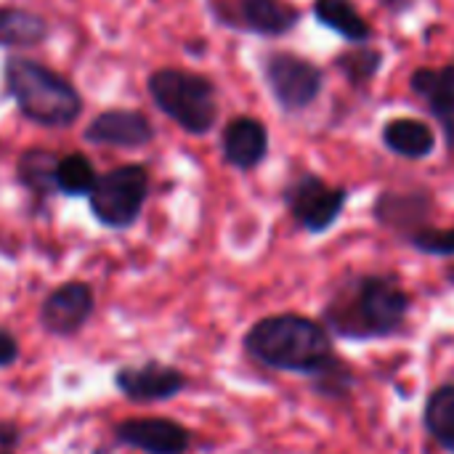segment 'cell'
<instances>
[{
  "instance_id": "1",
  "label": "cell",
  "mask_w": 454,
  "mask_h": 454,
  "mask_svg": "<svg viewBox=\"0 0 454 454\" xmlns=\"http://www.w3.org/2000/svg\"><path fill=\"white\" fill-rule=\"evenodd\" d=\"M410 295L388 277H354L325 306L327 327L348 340L388 338L404 327Z\"/></svg>"
},
{
  "instance_id": "2",
  "label": "cell",
  "mask_w": 454,
  "mask_h": 454,
  "mask_svg": "<svg viewBox=\"0 0 454 454\" xmlns=\"http://www.w3.org/2000/svg\"><path fill=\"white\" fill-rule=\"evenodd\" d=\"M245 351L263 367L317 378L338 362L327 330L301 314L258 319L245 335Z\"/></svg>"
},
{
  "instance_id": "3",
  "label": "cell",
  "mask_w": 454,
  "mask_h": 454,
  "mask_svg": "<svg viewBox=\"0 0 454 454\" xmlns=\"http://www.w3.org/2000/svg\"><path fill=\"white\" fill-rule=\"evenodd\" d=\"M5 82L24 117L40 125L61 128L74 122L80 114L77 90L64 77L37 61L11 59L5 64Z\"/></svg>"
},
{
  "instance_id": "4",
  "label": "cell",
  "mask_w": 454,
  "mask_h": 454,
  "mask_svg": "<svg viewBox=\"0 0 454 454\" xmlns=\"http://www.w3.org/2000/svg\"><path fill=\"white\" fill-rule=\"evenodd\" d=\"M149 90L157 106L189 133H207L218 117L215 90L200 74L160 69L149 77Z\"/></svg>"
},
{
  "instance_id": "5",
  "label": "cell",
  "mask_w": 454,
  "mask_h": 454,
  "mask_svg": "<svg viewBox=\"0 0 454 454\" xmlns=\"http://www.w3.org/2000/svg\"><path fill=\"white\" fill-rule=\"evenodd\" d=\"M149 194V173L141 165H122L98 176L88 194L96 221L106 229H128Z\"/></svg>"
},
{
  "instance_id": "6",
  "label": "cell",
  "mask_w": 454,
  "mask_h": 454,
  "mask_svg": "<svg viewBox=\"0 0 454 454\" xmlns=\"http://www.w3.org/2000/svg\"><path fill=\"white\" fill-rule=\"evenodd\" d=\"M348 192L340 186H327L319 176H301L285 192V202L293 218L311 234L327 231L343 213Z\"/></svg>"
},
{
  "instance_id": "7",
  "label": "cell",
  "mask_w": 454,
  "mask_h": 454,
  "mask_svg": "<svg viewBox=\"0 0 454 454\" xmlns=\"http://www.w3.org/2000/svg\"><path fill=\"white\" fill-rule=\"evenodd\" d=\"M266 80L269 88L274 93V98L279 101L282 109L287 112H301L309 104H314V98L322 90V69L301 56L293 53H274L266 59Z\"/></svg>"
},
{
  "instance_id": "8",
  "label": "cell",
  "mask_w": 454,
  "mask_h": 454,
  "mask_svg": "<svg viewBox=\"0 0 454 454\" xmlns=\"http://www.w3.org/2000/svg\"><path fill=\"white\" fill-rule=\"evenodd\" d=\"M96 311V293L88 282H64L53 287L40 303L37 322L48 335L72 338L77 335Z\"/></svg>"
},
{
  "instance_id": "9",
  "label": "cell",
  "mask_w": 454,
  "mask_h": 454,
  "mask_svg": "<svg viewBox=\"0 0 454 454\" xmlns=\"http://www.w3.org/2000/svg\"><path fill=\"white\" fill-rule=\"evenodd\" d=\"M186 375L162 362H144V364H122L114 372V386L117 391L133 402V404H157L176 399L186 388Z\"/></svg>"
},
{
  "instance_id": "10",
  "label": "cell",
  "mask_w": 454,
  "mask_h": 454,
  "mask_svg": "<svg viewBox=\"0 0 454 454\" xmlns=\"http://www.w3.org/2000/svg\"><path fill=\"white\" fill-rule=\"evenodd\" d=\"M114 439L144 454H184L192 444V431L168 418H130L117 423Z\"/></svg>"
},
{
  "instance_id": "11",
  "label": "cell",
  "mask_w": 454,
  "mask_h": 454,
  "mask_svg": "<svg viewBox=\"0 0 454 454\" xmlns=\"http://www.w3.org/2000/svg\"><path fill=\"white\" fill-rule=\"evenodd\" d=\"M154 136L149 120L138 112H128V109H112L98 114L88 128H85V138L93 144H109V146H144L149 144Z\"/></svg>"
},
{
  "instance_id": "12",
  "label": "cell",
  "mask_w": 454,
  "mask_h": 454,
  "mask_svg": "<svg viewBox=\"0 0 454 454\" xmlns=\"http://www.w3.org/2000/svg\"><path fill=\"white\" fill-rule=\"evenodd\" d=\"M434 200L426 192H383L375 202V218L396 231H418L428 221Z\"/></svg>"
},
{
  "instance_id": "13",
  "label": "cell",
  "mask_w": 454,
  "mask_h": 454,
  "mask_svg": "<svg viewBox=\"0 0 454 454\" xmlns=\"http://www.w3.org/2000/svg\"><path fill=\"white\" fill-rule=\"evenodd\" d=\"M269 152V133L266 128L253 117H237L223 130V154L226 160L239 168L250 170L255 168Z\"/></svg>"
},
{
  "instance_id": "14",
  "label": "cell",
  "mask_w": 454,
  "mask_h": 454,
  "mask_svg": "<svg viewBox=\"0 0 454 454\" xmlns=\"http://www.w3.org/2000/svg\"><path fill=\"white\" fill-rule=\"evenodd\" d=\"M412 90L426 98L428 109L444 125L447 141L454 146V67L442 69H418L412 74Z\"/></svg>"
},
{
  "instance_id": "15",
  "label": "cell",
  "mask_w": 454,
  "mask_h": 454,
  "mask_svg": "<svg viewBox=\"0 0 454 454\" xmlns=\"http://www.w3.org/2000/svg\"><path fill=\"white\" fill-rule=\"evenodd\" d=\"M234 24L258 35H282L298 24V11L285 0H237Z\"/></svg>"
},
{
  "instance_id": "16",
  "label": "cell",
  "mask_w": 454,
  "mask_h": 454,
  "mask_svg": "<svg viewBox=\"0 0 454 454\" xmlns=\"http://www.w3.org/2000/svg\"><path fill=\"white\" fill-rule=\"evenodd\" d=\"M383 141L386 146L399 154V157H407V160H423L434 152L436 146V136L434 130L420 122V120H412V117H399V120H391L386 122L383 128Z\"/></svg>"
},
{
  "instance_id": "17",
  "label": "cell",
  "mask_w": 454,
  "mask_h": 454,
  "mask_svg": "<svg viewBox=\"0 0 454 454\" xmlns=\"http://www.w3.org/2000/svg\"><path fill=\"white\" fill-rule=\"evenodd\" d=\"M314 13L325 27L335 29L340 37L351 43H364L372 35L370 24L362 19V13L354 8L351 0H317Z\"/></svg>"
},
{
  "instance_id": "18",
  "label": "cell",
  "mask_w": 454,
  "mask_h": 454,
  "mask_svg": "<svg viewBox=\"0 0 454 454\" xmlns=\"http://www.w3.org/2000/svg\"><path fill=\"white\" fill-rule=\"evenodd\" d=\"M423 420L431 439L454 454V386H442L428 396Z\"/></svg>"
},
{
  "instance_id": "19",
  "label": "cell",
  "mask_w": 454,
  "mask_h": 454,
  "mask_svg": "<svg viewBox=\"0 0 454 454\" xmlns=\"http://www.w3.org/2000/svg\"><path fill=\"white\" fill-rule=\"evenodd\" d=\"M45 37V21L21 8H0V45H35Z\"/></svg>"
},
{
  "instance_id": "20",
  "label": "cell",
  "mask_w": 454,
  "mask_h": 454,
  "mask_svg": "<svg viewBox=\"0 0 454 454\" xmlns=\"http://www.w3.org/2000/svg\"><path fill=\"white\" fill-rule=\"evenodd\" d=\"M56 165L59 157L43 149H29L19 160V181L35 194L56 192Z\"/></svg>"
},
{
  "instance_id": "21",
  "label": "cell",
  "mask_w": 454,
  "mask_h": 454,
  "mask_svg": "<svg viewBox=\"0 0 454 454\" xmlns=\"http://www.w3.org/2000/svg\"><path fill=\"white\" fill-rule=\"evenodd\" d=\"M96 181L98 176L85 154H67L56 165V192H64L69 197H85L93 192Z\"/></svg>"
},
{
  "instance_id": "22",
  "label": "cell",
  "mask_w": 454,
  "mask_h": 454,
  "mask_svg": "<svg viewBox=\"0 0 454 454\" xmlns=\"http://www.w3.org/2000/svg\"><path fill=\"white\" fill-rule=\"evenodd\" d=\"M380 61H383V53L380 51H372V48H359V51H351V53H340L338 56V69L346 74L348 82L354 85H362L367 80H372L380 69Z\"/></svg>"
},
{
  "instance_id": "23",
  "label": "cell",
  "mask_w": 454,
  "mask_h": 454,
  "mask_svg": "<svg viewBox=\"0 0 454 454\" xmlns=\"http://www.w3.org/2000/svg\"><path fill=\"white\" fill-rule=\"evenodd\" d=\"M410 245L426 255H439V258H452L454 255V229H431L423 226L410 234Z\"/></svg>"
},
{
  "instance_id": "24",
  "label": "cell",
  "mask_w": 454,
  "mask_h": 454,
  "mask_svg": "<svg viewBox=\"0 0 454 454\" xmlns=\"http://www.w3.org/2000/svg\"><path fill=\"white\" fill-rule=\"evenodd\" d=\"M21 348L13 333H8L5 327H0V370H8L19 362Z\"/></svg>"
},
{
  "instance_id": "25",
  "label": "cell",
  "mask_w": 454,
  "mask_h": 454,
  "mask_svg": "<svg viewBox=\"0 0 454 454\" xmlns=\"http://www.w3.org/2000/svg\"><path fill=\"white\" fill-rule=\"evenodd\" d=\"M19 442H21V428L16 423L0 420V450L11 452Z\"/></svg>"
},
{
  "instance_id": "26",
  "label": "cell",
  "mask_w": 454,
  "mask_h": 454,
  "mask_svg": "<svg viewBox=\"0 0 454 454\" xmlns=\"http://www.w3.org/2000/svg\"><path fill=\"white\" fill-rule=\"evenodd\" d=\"M0 454H11V452H5V450H0Z\"/></svg>"
}]
</instances>
